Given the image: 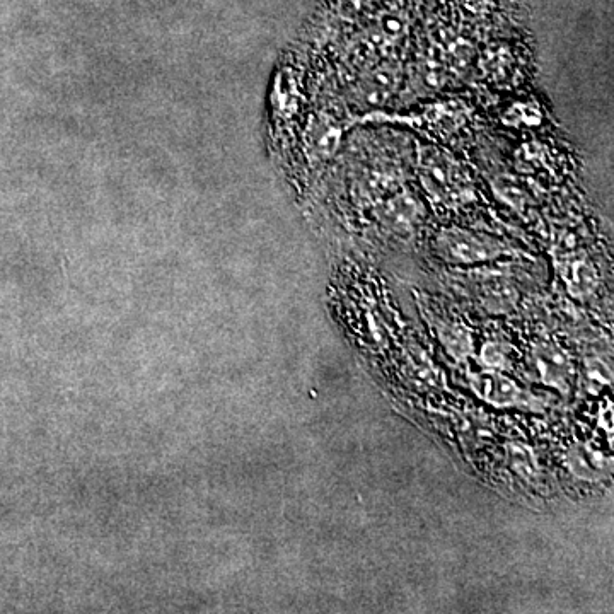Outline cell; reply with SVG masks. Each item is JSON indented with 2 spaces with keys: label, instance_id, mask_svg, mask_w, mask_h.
Masks as SVG:
<instances>
[{
  "label": "cell",
  "instance_id": "obj_1",
  "mask_svg": "<svg viewBox=\"0 0 614 614\" xmlns=\"http://www.w3.org/2000/svg\"><path fill=\"white\" fill-rule=\"evenodd\" d=\"M439 248H441L442 256L452 261H459V263L488 260L497 255V246H493L490 241L476 238L475 234L459 231V229L442 232Z\"/></svg>",
  "mask_w": 614,
  "mask_h": 614
},
{
  "label": "cell",
  "instance_id": "obj_2",
  "mask_svg": "<svg viewBox=\"0 0 614 614\" xmlns=\"http://www.w3.org/2000/svg\"><path fill=\"white\" fill-rule=\"evenodd\" d=\"M422 178L429 192L437 195H447L456 197V193L463 192L459 185L458 169L451 163H447L444 157L439 156V152L430 151L422 159Z\"/></svg>",
  "mask_w": 614,
  "mask_h": 614
},
{
  "label": "cell",
  "instance_id": "obj_3",
  "mask_svg": "<svg viewBox=\"0 0 614 614\" xmlns=\"http://www.w3.org/2000/svg\"><path fill=\"white\" fill-rule=\"evenodd\" d=\"M423 205L412 193H403L384 205V221L394 229H408L422 217Z\"/></svg>",
  "mask_w": 614,
  "mask_h": 614
}]
</instances>
